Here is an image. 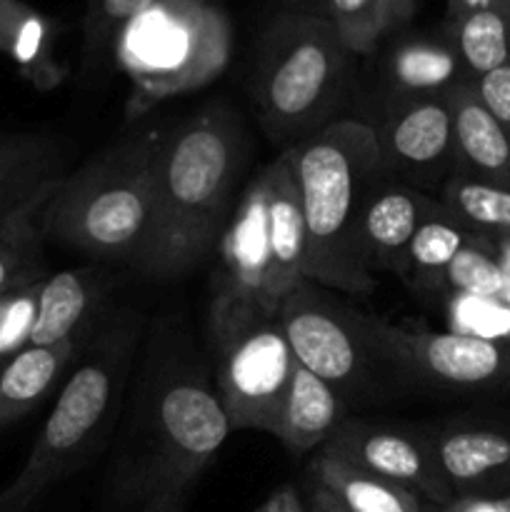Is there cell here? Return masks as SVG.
Returning a JSON list of instances; mask_svg holds the SVG:
<instances>
[{
	"label": "cell",
	"mask_w": 510,
	"mask_h": 512,
	"mask_svg": "<svg viewBox=\"0 0 510 512\" xmlns=\"http://www.w3.org/2000/svg\"><path fill=\"white\" fill-rule=\"evenodd\" d=\"M305 475L325 485L350 512H430L413 490L320 450L310 458Z\"/></svg>",
	"instance_id": "22"
},
{
	"label": "cell",
	"mask_w": 510,
	"mask_h": 512,
	"mask_svg": "<svg viewBox=\"0 0 510 512\" xmlns=\"http://www.w3.org/2000/svg\"><path fill=\"white\" fill-rule=\"evenodd\" d=\"M300 500H303L305 512H350L328 488H325V485H320L318 480H313L310 475H305Z\"/></svg>",
	"instance_id": "34"
},
{
	"label": "cell",
	"mask_w": 510,
	"mask_h": 512,
	"mask_svg": "<svg viewBox=\"0 0 510 512\" xmlns=\"http://www.w3.org/2000/svg\"><path fill=\"white\" fill-rule=\"evenodd\" d=\"M370 125L393 178L403 175L443 188L445 180L455 175V130L448 95H388L383 118Z\"/></svg>",
	"instance_id": "12"
},
{
	"label": "cell",
	"mask_w": 510,
	"mask_h": 512,
	"mask_svg": "<svg viewBox=\"0 0 510 512\" xmlns=\"http://www.w3.org/2000/svg\"><path fill=\"white\" fill-rule=\"evenodd\" d=\"M445 323L448 330L475 338L510 340V305L503 300L445 295Z\"/></svg>",
	"instance_id": "31"
},
{
	"label": "cell",
	"mask_w": 510,
	"mask_h": 512,
	"mask_svg": "<svg viewBox=\"0 0 510 512\" xmlns=\"http://www.w3.org/2000/svg\"><path fill=\"white\" fill-rule=\"evenodd\" d=\"M355 55L325 15L278 13L265 28L253 73L260 125L285 148L335 123Z\"/></svg>",
	"instance_id": "6"
},
{
	"label": "cell",
	"mask_w": 510,
	"mask_h": 512,
	"mask_svg": "<svg viewBox=\"0 0 510 512\" xmlns=\"http://www.w3.org/2000/svg\"><path fill=\"white\" fill-rule=\"evenodd\" d=\"M228 415L208 375L190 363L158 373L135 428L133 450L118 470L115 495L123 503H148L195 485L223 448Z\"/></svg>",
	"instance_id": "5"
},
{
	"label": "cell",
	"mask_w": 510,
	"mask_h": 512,
	"mask_svg": "<svg viewBox=\"0 0 510 512\" xmlns=\"http://www.w3.org/2000/svg\"><path fill=\"white\" fill-rule=\"evenodd\" d=\"M345 418H350L348 403L325 380L298 365L283 398L273 438L293 455L318 453Z\"/></svg>",
	"instance_id": "19"
},
{
	"label": "cell",
	"mask_w": 510,
	"mask_h": 512,
	"mask_svg": "<svg viewBox=\"0 0 510 512\" xmlns=\"http://www.w3.org/2000/svg\"><path fill=\"white\" fill-rule=\"evenodd\" d=\"M88 338L90 333L48 348L28 345L15 355L13 363L0 375V430L18 423L53 393L68 365L78 360Z\"/></svg>",
	"instance_id": "21"
},
{
	"label": "cell",
	"mask_w": 510,
	"mask_h": 512,
	"mask_svg": "<svg viewBox=\"0 0 510 512\" xmlns=\"http://www.w3.org/2000/svg\"><path fill=\"white\" fill-rule=\"evenodd\" d=\"M455 130V175L510 188V128L480 100L473 78L448 93Z\"/></svg>",
	"instance_id": "18"
},
{
	"label": "cell",
	"mask_w": 510,
	"mask_h": 512,
	"mask_svg": "<svg viewBox=\"0 0 510 512\" xmlns=\"http://www.w3.org/2000/svg\"><path fill=\"white\" fill-rule=\"evenodd\" d=\"M480 233L460 223L443 203L418 228L410 240L408 253L400 263L398 275L413 290L425 295H438L445 270L450 268L460 250L473 243Z\"/></svg>",
	"instance_id": "23"
},
{
	"label": "cell",
	"mask_w": 510,
	"mask_h": 512,
	"mask_svg": "<svg viewBox=\"0 0 510 512\" xmlns=\"http://www.w3.org/2000/svg\"><path fill=\"white\" fill-rule=\"evenodd\" d=\"M18 3L20 0H0V55H5V48H8L10 25H13Z\"/></svg>",
	"instance_id": "41"
},
{
	"label": "cell",
	"mask_w": 510,
	"mask_h": 512,
	"mask_svg": "<svg viewBox=\"0 0 510 512\" xmlns=\"http://www.w3.org/2000/svg\"><path fill=\"white\" fill-rule=\"evenodd\" d=\"M110 288L113 275L103 263L50 273L40 285L28 345L48 348L93 333Z\"/></svg>",
	"instance_id": "15"
},
{
	"label": "cell",
	"mask_w": 510,
	"mask_h": 512,
	"mask_svg": "<svg viewBox=\"0 0 510 512\" xmlns=\"http://www.w3.org/2000/svg\"><path fill=\"white\" fill-rule=\"evenodd\" d=\"M155 0H88L83 20V60L85 68H98L113 55L120 30Z\"/></svg>",
	"instance_id": "30"
},
{
	"label": "cell",
	"mask_w": 510,
	"mask_h": 512,
	"mask_svg": "<svg viewBox=\"0 0 510 512\" xmlns=\"http://www.w3.org/2000/svg\"><path fill=\"white\" fill-rule=\"evenodd\" d=\"M305 225L303 278L328 290L365 298L375 273L360 248V220L370 195L390 175L373 125L338 118L288 148Z\"/></svg>",
	"instance_id": "2"
},
{
	"label": "cell",
	"mask_w": 510,
	"mask_h": 512,
	"mask_svg": "<svg viewBox=\"0 0 510 512\" xmlns=\"http://www.w3.org/2000/svg\"><path fill=\"white\" fill-rule=\"evenodd\" d=\"M53 188L43 190L13 215L0 220V295L38 283L50 275L45 268L40 213Z\"/></svg>",
	"instance_id": "24"
},
{
	"label": "cell",
	"mask_w": 510,
	"mask_h": 512,
	"mask_svg": "<svg viewBox=\"0 0 510 512\" xmlns=\"http://www.w3.org/2000/svg\"><path fill=\"white\" fill-rule=\"evenodd\" d=\"M280 13H308L323 15L328 0H278Z\"/></svg>",
	"instance_id": "42"
},
{
	"label": "cell",
	"mask_w": 510,
	"mask_h": 512,
	"mask_svg": "<svg viewBox=\"0 0 510 512\" xmlns=\"http://www.w3.org/2000/svg\"><path fill=\"white\" fill-rule=\"evenodd\" d=\"M295 360L330 385L348 403L375 393L378 378L388 375L368 333V315L358 313L328 288L300 280L278 305Z\"/></svg>",
	"instance_id": "9"
},
{
	"label": "cell",
	"mask_w": 510,
	"mask_h": 512,
	"mask_svg": "<svg viewBox=\"0 0 510 512\" xmlns=\"http://www.w3.org/2000/svg\"><path fill=\"white\" fill-rule=\"evenodd\" d=\"M443 30L473 78L510 65V3L445 20Z\"/></svg>",
	"instance_id": "26"
},
{
	"label": "cell",
	"mask_w": 510,
	"mask_h": 512,
	"mask_svg": "<svg viewBox=\"0 0 510 512\" xmlns=\"http://www.w3.org/2000/svg\"><path fill=\"white\" fill-rule=\"evenodd\" d=\"M473 75L465 68L458 48L445 30L405 33L388 45L383 58V80L388 95L428 98L448 95Z\"/></svg>",
	"instance_id": "17"
},
{
	"label": "cell",
	"mask_w": 510,
	"mask_h": 512,
	"mask_svg": "<svg viewBox=\"0 0 510 512\" xmlns=\"http://www.w3.org/2000/svg\"><path fill=\"white\" fill-rule=\"evenodd\" d=\"M290 512H305V508H303V500H300V493H298V490H295L293 498H290Z\"/></svg>",
	"instance_id": "43"
},
{
	"label": "cell",
	"mask_w": 510,
	"mask_h": 512,
	"mask_svg": "<svg viewBox=\"0 0 510 512\" xmlns=\"http://www.w3.org/2000/svg\"><path fill=\"white\" fill-rule=\"evenodd\" d=\"M230 55L233 25L213 0H155L120 30L113 48L130 83V115L205 88Z\"/></svg>",
	"instance_id": "7"
},
{
	"label": "cell",
	"mask_w": 510,
	"mask_h": 512,
	"mask_svg": "<svg viewBox=\"0 0 510 512\" xmlns=\"http://www.w3.org/2000/svg\"><path fill=\"white\" fill-rule=\"evenodd\" d=\"M190 490H183V493H165L158 495V498L148 500V503L140 508V512H185V505H188Z\"/></svg>",
	"instance_id": "37"
},
{
	"label": "cell",
	"mask_w": 510,
	"mask_h": 512,
	"mask_svg": "<svg viewBox=\"0 0 510 512\" xmlns=\"http://www.w3.org/2000/svg\"><path fill=\"white\" fill-rule=\"evenodd\" d=\"M420 0H390V33L405 28L415 18Z\"/></svg>",
	"instance_id": "39"
},
{
	"label": "cell",
	"mask_w": 510,
	"mask_h": 512,
	"mask_svg": "<svg viewBox=\"0 0 510 512\" xmlns=\"http://www.w3.org/2000/svg\"><path fill=\"white\" fill-rule=\"evenodd\" d=\"M163 135L155 125L140 128L65 173L40 213L43 238L78 250L93 263L133 268L153 228Z\"/></svg>",
	"instance_id": "3"
},
{
	"label": "cell",
	"mask_w": 510,
	"mask_h": 512,
	"mask_svg": "<svg viewBox=\"0 0 510 512\" xmlns=\"http://www.w3.org/2000/svg\"><path fill=\"white\" fill-rule=\"evenodd\" d=\"M0 512H20V510L15 508L13 503H8V500H5V495L0 493Z\"/></svg>",
	"instance_id": "44"
},
{
	"label": "cell",
	"mask_w": 510,
	"mask_h": 512,
	"mask_svg": "<svg viewBox=\"0 0 510 512\" xmlns=\"http://www.w3.org/2000/svg\"><path fill=\"white\" fill-rule=\"evenodd\" d=\"M438 200L475 233L510 238V188L453 175L443 183Z\"/></svg>",
	"instance_id": "27"
},
{
	"label": "cell",
	"mask_w": 510,
	"mask_h": 512,
	"mask_svg": "<svg viewBox=\"0 0 510 512\" xmlns=\"http://www.w3.org/2000/svg\"><path fill=\"white\" fill-rule=\"evenodd\" d=\"M428 438L453 500L510 495V418L448 420Z\"/></svg>",
	"instance_id": "14"
},
{
	"label": "cell",
	"mask_w": 510,
	"mask_h": 512,
	"mask_svg": "<svg viewBox=\"0 0 510 512\" xmlns=\"http://www.w3.org/2000/svg\"><path fill=\"white\" fill-rule=\"evenodd\" d=\"M473 85L475 90H478L480 100L485 103V108H488L505 128H510V65H503V68L478 75V78H473Z\"/></svg>",
	"instance_id": "33"
},
{
	"label": "cell",
	"mask_w": 510,
	"mask_h": 512,
	"mask_svg": "<svg viewBox=\"0 0 510 512\" xmlns=\"http://www.w3.org/2000/svg\"><path fill=\"white\" fill-rule=\"evenodd\" d=\"M220 263L210 313L278 315L280 293L275 285L273 248L268 223V170H260L240 195L218 240Z\"/></svg>",
	"instance_id": "11"
},
{
	"label": "cell",
	"mask_w": 510,
	"mask_h": 512,
	"mask_svg": "<svg viewBox=\"0 0 510 512\" xmlns=\"http://www.w3.org/2000/svg\"><path fill=\"white\" fill-rule=\"evenodd\" d=\"M58 140L40 133L0 135V220L63 178Z\"/></svg>",
	"instance_id": "20"
},
{
	"label": "cell",
	"mask_w": 510,
	"mask_h": 512,
	"mask_svg": "<svg viewBox=\"0 0 510 512\" xmlns=\"http://www.w3.org/2000/svg\"><path fill=\"white\" fill-rule=\"evenodd\" d=\"M243 160L245 135L225 105H205L165 130L155 165L153 228L133 270L160 280L203 263L233 213Z\"/></svg>",
	"instance_id": "1"
},
{
	"label": "cell",
	"mask_w": 510,
	"mask_h": 512,
	"mask_svg": "<svg viewBox=\"0 0 510 512\" xmlns=\"http://www.w3.org/2000/svg\"><path fill=\"white\" fill-rule=\"evenodd\" d=\"M490 243H493L495 258L503 270V303L510 305V238H490Z\"/></svg>",
	"instance_id": "38"
},
{
	"label": "cell",
	"mask_w": 510,
	"mask_h": 512,
	"mask_svg": "<svg viewBox=\"0 0 510 512\" xmlns=\"http://www.w3.org/2000/svg\"><path fill=\"white\" fill-rule=\"evenodd\" d=\"M55 40L58 25L20 0L10 25L5 58L35 90H53L65 80V65L55 58Z\"/></svg>",
	"instance_id": "25"
},
{
	"label": "cell",
	"mask_w": 510,
	"mask_h": 512,
	"mask_svg": "<svg viewBox=\"0 0 510 512\" xmlns=\"http://www.w3.org/2000/svg\"><path fill=\"white\" fill-rule=\"evenodd\" d=\"M293 493L295 485H280L255 512H290V498H293Z\"/></svg>",
	"instance_id": "40"
},
{
	"label": "cell",
	"mask_w": 510,
	"mask_h": 512,
	"mask_svg": "<svg viewBox=\"0 0 510 512\" xmlns=\"http://www.w3.org/2000/svg\"><path fill=\"white\" fill-rule=\"evenodd\" d=\"M320 453H328L380 478L393 480L418 493L435 508H443L453 500L440 475L428 428L415 430L403 428V425H380L345 418L333 438L320 448Z\"/></svg>",
	"instance_id": "13"
},
{
	"label": "cell",
	"mask_w": 510,
	"mask_h": 512,
	"mask_svg": "<svg viewBox=\"0 0 510 512\" xmlns=\"http://www.w3.org/2000/svg\"><path fill=\"white\" fill-rule=\"evenodd\" d=\"M135 345L138 318L133 313L113 315L103 328L90 333L23 470L3 490L5 500L20 512H28L45 490L83 468L108 438L123 403Z\"/></svg>",
	"instance_id": "4"
},
{
	"label": "cell",
	"mask_w": 510,
	"mask_h": 512,
	"mask_svg": "<svg viewBox=\"0 0 510 512\" xmlns=\"http://www.w3.org/2000/svg\"><path fill=\"white\" fill-rule=\"evenodd\" d=\"M40 285L43 280L0 295V375L5 373V368L13 363L20 350L28 348Z\"/></svg>",
	"instance_id": "32"
},
{
	"label": "cell",
	"mask_w": 510,
	"mask_h": 512,
	"mask_svg": "<svg viewBox=\"0 0 510 512\" xmlns=\"http://www.w3.org/2000/svg\"><path fill=\"white\" fill-rule=\"evenodd\" d=\"M435 512H510V495H470V498H455Z\"/></svg>",
	"instance_id": "35"
},
{
	"label": "cell",
	"mask_w": 510,
	"mask_h": 512,
	"mask_svg": "<svg viewBox=\"0 0 510 512\" xmlns=\"http://www.w3.org/2000/svg\"><path fill=\"white\" fill-rule=\"evenodd\" d=\"M438 295L503 300V270L488 235H478L473 243L460 250L458 258L445 270Z\"/></svg>",
	"instance_id": "28"
},
{
	"label": "cell",
	"mask_w": 510,
	"mask_h": 512,
	"mask_svg": "<svg viewBox=\"0 0 510 512\" xmlns=\"http://www.w3.org/2000/svg\"><path fill=\"white\" fill-rule=\"evenodd\" d=\"M510 0H445V20H458L463 15L475 13V10L495 8V5H505Z\"/></svg>",
	"instance_id": "36"
},
{
	"label": "cell",
	"mask_w": 510,
	"mask_h": 512,
	"mask_svg": "<svg viewBox=\"0 0 510 512\" xmlns=\"http://www.w3.org/2000/svg\"><path fill=\"white\" fill-rule=\"evenodd\" d=\"M213 385L230 430L273 435L298 360L278 315L233 310L208 315Z\"/></svg>",
	"instance_id": "8"
},
{
	"label": "cell",
	"mask_w": 510,
	"mask_h": 512,
	"mask_svg": "<svg viewBox=\"0 0 510 512\" xmlns=\"http://www.w3.org/2000/svg\"><path fill=\"white\" fill-rule=\"evenodd\" d=\"M323 15L355 58L375 53L390 35V0H328Z\"/></svg>",
	"instance_id": "29"
},
{
	"label": "cell",
	"mask_w": 510,
	"mask_h": 512,
	"mask_svg": "<svg viewBox=\"0 0 510 512\" xmlns=\"http://www.w3.org/2000/svg\"><path fill=\"white\" fill-rule=\"evenodd\" d=\"M368 333L390 378L450 393H510V340L388 323L368 315Z\"/></svg>",
	"instance_id": "10"
},
{
	"label": "cell",
	"mask_w": 510,
	"mask_h": 512,
	"mask_svg": "<svg viewBox=\"0 0 510 512\" xmlns=\"http://www.w3.org/2000/svg\"><path fill=\"white\" fill-rule=\"evenodd\" d=\"M440 200L415 185L388 178L365 205L360 220V248L368 268L398 273L410 240L420 225L438 210Z\"/></svg>",
	"instance_id": "16"
}]
</instances>
